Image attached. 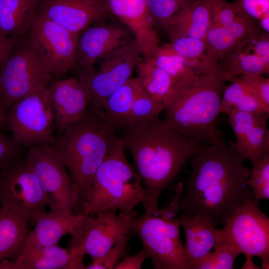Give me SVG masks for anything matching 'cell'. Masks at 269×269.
<instances>
[{
	"mask_svg": "<svg viewBox=\"0 0 269 269\" xmlns=\"http://www.w3.org/2000/svg\"><path fill=\"white\" fill-rule=\"evenodd\" d=\"M231 142L223 138L204 146L192 157L191 171L180 200V212L198 214L216 227L223 226L250 189L251 169Z\"/></svg>",
	"mask_w": 269,
	"mask_h": 269,
	"instance_id": "6da1fadb",
	"label": "cell"
},
{
	"mask_svg": "<svg viewBox=\"0 0 269 269\" xmlns=\"http://www.w3.org/2000/svg\"><path fill=\"white\" fill-rule=\"evenodd\" d=\"M125 128L121 138L133 156L145 192L142 206L149 212L158 207L162 192L205 144L175 132L158 117Z\"/></svg>",
	"mask_w": 269,
	"mask_h": 269,
	"instance_id": "7a4b0ae2",
	"label": "cell"
},
{
	"mask_svg": "<svg viewBox=\"0 0 269 269\" xmlns=\"http://www.w3.org/2000/svg\"><path fill=\"white\" fill-rule=\"evenodd\" d=\"M117 129L102 108L90 105L85 116L56 137L51 145L75 186L78 197L75 214L80 213L97 169L118 138Z\"/></svg>",
	"mask_w": 269,
	"mask_h": 269,
	"instance_id": "3957f363",
	"label": "cell"
},
{
	"mask_svg": "<svg viewBox=\"0 0 269 269\" xmlns=\"http://www.w3.org/2000/svg\"><path fill=\"white\" fill-rule=\"evenodd\" d=\"M226 81L217 73L193 74L178 82L164 103V123L209 145L222 139L217 126Z\"/></svg>",
	"mask_w": 269,
	"mask_h": 269,
	"instance_id": "277c9868",
	"label": "cell"
},
{
	"mask_svg": "<svg viewBox=\"0 0 269 269\" xmlns=\"http://www.w3.org/2000/svg\"><path fill=\"white\" fill-rule=\"evenodd\" d=\"M126 147L118 137L97 169L82 204L80 213L95 216L107 210L137 216L135 207L145 201V194L135 168L128 161Z\"/></svg>",
	"mask_w": 269,
	"mask_h": 269,
	"instance_id": "5b68a950",
	"label": "cell"
},
{
	"mask_svg": "<svg viewBox=\"0 0 269 269\" xmlns=\"http://www.w3.org/2000/svg\"><path fill=\"white\" fill-rule=\"evenodd\" d=\"M184 183L178 182L169 203L136 216L131 232L140 240L143 250L156 269H190L185 257L178 223Z\"/></svg>",
	"mask_w": 269,
	"mask_h": 269,
	"instance_id": "8992f818",
	"label": "cell"
},
{
	"mask_svg": "<svg viewBox=\"0 0 269 269\" xmlns=\"http://www.w3.org/2000/svg\"><path fill=\"white\" fill-rule=\"evenodd\" d=\"M0 65V104L6 113L26 95L48 87L52 76L28 33L18 39Z\"/></svg>",
	"mask_w": 269,
	"mask_h": 269,
	"instance_id": "52a82bcc",
	"label": "cell"
},
{
	"mask_svg": "<svg viewBox=\"0 0 269 269\" xmlns=\"http://www.w3.org/2000/svg\"><path fill=\"white\" fill-rule=\"evenodd\" d=\"M47 88L28 94L8 111L11 137L17 144L28 148L52 145L55 141V127Z\"/></svg>",
	"mask_w": 269,
	"mask_h": 269,
	"instance_id": "ba28073f",
	"label": "cell"
},
{
	"mask_svg": "<svg viewBox=\"0 0 269 269\" xmlns=\"http://www.w3.org/2000/svg\"><path fill=\"white\" fill-rule=\"evenodd\" d=\"M141 57L134 38L101 59L97 70L78 69L77 77L87 93L90 105L103 109L107 99L132 78Z\"/></svg>",
	"mask_w": 269,
	"mask_h": 269,
	"instance_id": "9c48e42d",
	"label": "cell"
},
{
	"mask_svg": "<svg viewBox=\"0 0 269 269\" xmlns=\"http://www.w3.org/2000/svg\"><path fill=\"white\" fill-rule=\"evenodd\" d=\"M250 189L221 228L223 237L245 257H258L262 268L269 267V218Z\"/></svg>",
	"mask_w": 269,
	"mask_h": 269,
	"instance_id": "30bf717a",
	"label": "cell"
},
{
	"mask_svg": "<svg viewBox=\"0 0 269 269\" xmlns=\"http://www.w3.org/2000/svg\"><path fill=\"white\" fill-rule=\"evenodd\" d=\"M25 158L38 180L50 211L74 214L78 201L75 186L51 145L28 148Z\"/></svg>",
	"mask_w": 269,
	"mask_h": 269,
	"instance_id": "8fae6325",
	"label": "cell"
},
{
	"mask_svg": "<svg viewBox=\"0 0 269 269\" xmlns=\"http://www.w3.org/2000/svg\"><path fill=\"white\" fill-rule=\"evenodd\" d=\"M0 205L26 216L30 221L48 206L44 193L25 157L0 174Z\"/></svg>",
	"mask_w": 269,
	"mask_h": 269,
	"instance_id": "7c38bea8",
	"label": "cell"
},
{
	"mask_svg": "<svg viewBox=\"0 0 269 269\" xmlns=\"http://www.w3.org/2000/svg\"><path fill=\"white\" fill-rule=\"evenodd\" d=\"M28 35L52 76L75 69L77 34L37 13Z\"/></svg>",
	"mask_w": 269,
	"mask_h": 269,
	"instance_id": "4fadbf2b",
	"label": "cell"
},
{
	"mask_svg": "<svg viewBox=\"0 0 269 269\" xmlns=\"http://www.w3.org/2000/svg\"><path fill=\"white\" fill-rule=\"evenodd\" d=\"M86 231L71 238L68 248L73 257L86 254L92 259L102 256L131 232L137 216L114 210L99 213Z\"/></svg>",
	"mask_w": 269,
	"mask_h": 269,
	"instance_id": "5bb4252c",
	"label": "cell"
},
{
	"mask_svg": "<svg viewBox=\"0 0 269 269\" xmlns=\"http://www.w3.org/2000/svg\"><path fill=\"white\" fill-rule=\"evenodd\" d=\"M132 36L121 23L104 19L91 24L77 34L75 69L94 67L103 58L134 39Z\"/></svg>",
	"mask_w": 269,
	"mask_h": 269,
	"instance_id": "9a60e30c",
	"label": "cell"
},
{
	"mask_svg": "<svg viewBox=\"0 0 269 269\" xmlns=\"http://www.w3.org/2000/svg\"><path fill=\"white\" fill-rule=\"evenodd\" d=\"M37 13L77 35L110 14L106 0H39Z\"/></svg>",
	"mask_w": 269,
	"mask_h": 269,
	"instance_id": "2e32d148",
	"label": "cell"
},
{
	"mask_svg": "<svg viewBox=\"0 0 269 269\" xmlns=\"http://www.w3.org/2000/svg\"><path fill=\"white\" fill-rule=\"evenodd\" d=\"M94 218L84 213L66 214L44 211L31 220L35 227L30 231L20 251L56 245L61 238L67 234L72 238H78L88 228Z\"/></svg>",
	"mask_w": 269,
	"mask_h": 269,
	"instance_id": "e0dca14e",
	"label": "cell"
},
{
	"mask_svg": "<svg viewBox=\"0 0 269 269\" xmlns=\"http://www.w3.org/2000/svg\"><path fill=\"white\" fill-rule=\"evenodd\" d=\"M47 88L55 131L59 135L85 116L90 106L89 97L77 77L57 81Z\"/></svg>",
	"mask_w": 269,
	"mask_h": 269,
	"instance_id": "ac0fdd59",
	"label": "cell"
},
{
	"mask_svg": "<svg viewBox=\"0 0 269 269\" xmlns=\"http://www.w3.org/2000/svg\"><path fill=\"white\" fill-rule=\"evenodd\" d=\"M106 1L110 13L116 16L133 34L141 56L149 57L159 45V39L146 0Z\"/></svg>",
	"mask_w": 269,
	"mask_h": 269,
	"instance_id": "d6986e66",
	"label": "cell"
},
{
	"mask_svg": "<svg viewBox=\"0 0 269 269\" xmlns=\"http://www.w3.org/2000/svg\"><path fill=\"white\" fill-rule=\"evenodd\" d=\"M246 14L225 26L211 25L205 38L207 55L217 69L219 60L251 37L262 32Z\"/></svg>",
	"mask_w": 269,
	"mask_h": 269,
	"instance_id": "ffe728a7",
	"label": "cell"
},
{
	"mask_svg": "<svg viewBox=\"0 0 269 269\" xmlns=\"http://www.w3.org/2000/svg\"><path fill=\"white\" fill-rule=\"evenodd\" d=\"M178 223L184 232V253L191 269L192 264L205 257L222 241L223 234L221 229L198 214L181 213Z\"/></svg>",
	"mask_w": 269,
	"mask_h": 269,
	"instance_id": "44dd1931",
	"label": "cell"
},
{
	"mask_svg": "<svg viewBox=\"0 0 269 269\" xmlns=\"http://www.w3.org/2000/svg\"><path fill=\"white\" fill-rule=\"evenodd\" d=\"M83 258L56 245L22 250L14 262L19 269H85Z\"/></svg>",
	"mask_w": 269,
	"mask_h": 269,
	"instance_id": "7402d4cb",
	"label": "cell"
},
{
	"mask_svg": "<svg viewBox=\"0 0 269 269\" xmlns=\"http://www.w3.org/2000/svg\"><path fill=\"white\" fill-rule=\"evenodd\" d=\"M211 24V14L206 2L195 0L172 16L163 28L169 39L185 36L205 39Z\"/></svg>",
	"mask_w": 269,
	"mask_h": 269,
	"instance_id": "603a6c76",
	"label": "cell"
},
{
	"mask_svg": "<svg viewBox=\"0 0 269 269\" xmlns=\"http://www.w3.org/2000/svg\"><path fill=\"white\" fill-rule=\"evenodd\" d=\"M39 0H0V34L19 39L29 32Z\"/></svg>",
	"mask_w": 269,
	"mask_h": 269,
	"instance_id": "cb8c5ba5",
	"label": "cell"
},
{
	"mask_svg": "<svg viewBox=\"0 0 269 269\" xmlns=\"http://www.w3.org/2000/svg\"><path fill=\"white\" fill-rule=\"evenodd\" d=\"M30 219L25 215L0 207V260L14 261L30 232Z\"/></svg>",
	"mask_w": 269,
	"mask_h": 269,
	"instance_id": "d4e9b609",
	"label": "cell"
},
{
	"mask_svg": "<svg viewBox=\"0 0 269 269\" xmlns=\"http://www.w3.org/2000/svg\"><path fill=\"white\" fill-rule=\"evenodd\" d=\"M217 72L226 81L232 82L245 75H269V64L239 46L219 60Z\"/></svg>",
	"mask_w": 269,
	"mask_h": 269,
	"instance_id": "484cf974",
	"label": "cell"
},
{
	"mask_svg": "<svg viewBox=\"0 0 269 269\" xmlns=\"http://www.w3.org/2000/svg\"><path fill=\"white\" fill-rule=\"evenodd\" d=\"M136 78L147 95L164 104L176 82L151 58L141 57L135 67Z\"/></svg>",
	"mask_w": 269,
	"mask_h": 269,
	"instance_id": "4316f807",
	"label": "cell"
},
{
	"mask_svg": "<svg viewBox=\"0 0 269 269\" xmlns=\"http://www.w3.org/2000/svg\"><path fill=\"white\" fill-rule=\"evenodd\" d=\"M141 89L136 77H132L106 100L103 109L117 129L126 126L134 101Z\"/></svg>",
	"mask_w": 269,
	"mask_h": 269,
	"instance_id": "83f0119b",
	"label": "cell"
},
{
	"mask_svg": "<svg viewBox=\"0 0 269 269\" xmlns=\"http://www.w3.org/2000/svg\"><path fill=\"white\" fill-rule=\"evenodd\" d=\"M169 40L174 50L186 60L195 74L217 72V69L208 59L204 39L180 36Z\"/></svg>",
	"mask_w": 269,
	"mask_h": 269,
	"instance_id": "f1b7e54d",
	"label": "cell"
},
{
	"mask_svg": "<svg viewBox=\"0 0 269 269\" xmlns=\"http://www.w3.org/2000/svg\"><path fill=\"white\" fill-rule=\"evenodd\" d=\"M149 57L176 83L195 74L188 63L174 50L170 43L159 45Z\"/></svg>",
	"mask_w": 269,
	"mask_h": 269,
	"instance_id": "f546056e",
	"label": "cell"
},
{
	"mask_svg": "<svg viewBox=\"0 0 269 269\" xmlns=\"http://www.w3.org/2000/svg\"><path fill=\"white\" fill-rule=\"evenodd\" d=\"M269 114L265 116L245 135L238 143L231 142L236 151L245 159L249 160L253 167L256 166L264 155L263 146L266 136L269 134L267 122Z\"/></svg>",
	"mask_w": 269,
	"mask_h": 269,
	"instance_id": "4dcf8cb0",
	"label": "cell"
},
{
	"mask_svg": "<svg viewBox=\"0 0 269 269\" xmlns=\"http://www.w3.org/2000/svg\"><path fill=\"white\" fill-rule=\"evenodd\" d=\"M240 251L224 237L213 251L191 265V269H232Z\"/></svg>",
	"mask_w": 269,
	"mask_h": 269,
	"instance_id": "1f68e13d",
	"label": "cell"
},
{
	"mask_svg": "<svg viewBox=\"0 0 269 269\" xmlns=\"http://www.w3.org/2000/svg\"><path fill=\"white\" fill-rule=\"evenodd\" d=\"M164 110V105L162 102L152 98L141 89L134 101L125 127L151 120L158 117Z\"/></svg>",
	"mask_w": 269,
	"mask_h": 269,
	"instance_id": "d6a6232c",
	"label": "cell"
},
{
	"mask_svg": "<svg viewBox=\"0 0 269 269\" xmlns=\"http://www.w3.org/2000/svg\"><path fill=\"white\" fill-rule=\"evenodd\" d=\"M255 199L259 201L269 199V153L265 154L251 169L247 181Z\"/></svg>",
	"mask_w": 269,
	"mask_h": 269,
	"instance_id": "836d02e7",
	"label": "cell"
},
{
	"mask_svg": "<svg viewBox=\"0 0 269 269\" xmlns=\"http://www.w3.org/2000/svg\"><path fill=\"white\" fill-rule=\"evenodd\" d=\"M195 0H146V2L153 24L163 28L172 16Z\"/></svg>",
	"mask_w": 269,
	"mask_h": 269,
	"instance_id": "e575fe53",
	"label": "cell"
},
{
	"mask_svg": "<svg viewBox=\"0 0 269 269\" xmlns=\"http://www.w3.org/2000/svg\"><path fill=\"white\" fill-rule=\"evenodd\" d=\"M205 0L210 11L211 25H227L246 14L237 1L231 3L226 0Z\"/></svg>",
	"mask_w": 269,
	"mask_h": 269,
	"instance_id": "d590c367",
	"label": "cell"
},
{
	"mask_svg": "<svg viewBox=\"0 0 269 269\" xmlns=\"http://www.w3.org/2000/svg\"><path fill=\"white\" fill-rule=\"evenodd\" d=\"M129 234L102 256L92 259V262L86 266V269H115L119 261L127 256L128 244L130 239Z\"/></svg>",
	"mask_w": 269,
	"mask_h": 269,
	"instance_id": "8d00e7d4",
	"label": "cell"
},
{
	"mask_svg": "<svg viewBox=\"0 0 269 269\" xmlns=\"http://www.w3.org/2000/svg\"><path fill=\"white\" fill-rule=\"evenodd\" d=\"M243 11L263 31L269 32V0H237Z\"/></svg>",
	"mask_w": 269,
	"mask_h": 269,
	"instance_id": "74e56055",
	"label": "cell"
},
{
	"mask_svg": "<svg viewBox=\"0 0 269 269\" xmlns=\"http://www.w3.org/2000/svg\"><path fill=\"white\" fill-rule=\"evenodd\" d=\"M249 90L247 85L240 78L233 80L224 90L220 105V114L228 116Z\"/></svg>",
	"mask_w": 269,
	"mask_h": 269,
	"instance_id": "f35d334b",
	"label": "cell"
},
{
	"mask_svg": "<svg viewBox=\"0 0 269 269\" xmlns=\"http://www.w3.org/2000/svg\"><path fill=\"white\" fill-rule=\"evenodd\" d=\"M24 148L0 131V174L22 158Z\"/></svg>",
	"mask_w": 269,
	"mask_h": 269,
	"instance_id": "ab89813d",
	"label": "cell"
},
{
	"mask_svg": "<svg viewBox=\"0 0 269 269\" xmlns=\"http://www.w3.org/2000/svg\"><path fill=\"white\" fill-rule=\"evenodd\" d=\"M240 78L249 87L265 112L269 113V79L260 75L248 74Z\"/></svg>",
	"mask_w": 269,
	"mask_h": 269,
	"instance_id": "60d3db41",
	"label": "cell"
},
{
	"mask_svg": "<svg viewBox=\"0 0 269 269\" xmlns=\"http://www.w3.org/2000/svg\"><path fill=\"white\" fill-rule=\"evenodd\" d=\"M240 46L269 64V34L262 31L247 40Z\"/></svg>",
	"mask_w": 269,
	"mask_h": 269,
	"instance_id": "b9f144b4",
	"label": "cell"
},
{
	"mask_svg": "<svg viewBox=\"0 0 269 269\" xmlns=\"http://www.w3.org/2000/svg\"><path fill=\"white\" fill-rule=\"evenodd\" d=\"M148 258L144 250L132 256H126L115 267V269H140L145 260Z\"/></svg>",
	"mask_w": 269,
	"mask_h": 269,
	"instance_id": "7bdbcfd3",
	"label": "cell"
},
{
	"mask_svg": "<svg viewBox=\"0 0 269 269\" xmlns=\"http://www.w3.org/2000/svg\"><path fill=\"white\" fill-rule=\"evenodd\" d=\"M18 39L0 34V56L7 58L12 51Z\"/></svg>",
	"mask_w": 269,
	"mask_h": 269,
	"instance_id": "ee69618b",
	"label": "cell"
},
{
	"mask_svg": "<svg viewBox=\"0 0 269 269\" xmlns=\"http://www.w3.org/2000/svg\"><path fill=\"white\" fill-rule=\"evenodd\" d=\"M8 128L9 126L7 115L0 104V131L3 132Z\"/></svg>",
	"mask_w": 269,
	"mask_h": 269,
	"instance_id": "f6af8a7d",
	"label": "cell"
},
{
	"mask_svg": "<svg viewBox=\"0 0 269 269\" xmlns=\"http://www.w3.org/2000/svg\"><path fill=\"white\" fill-rule=\"evenodd\" d=\"M0 269H19L17 264L8 259L0 260Z\"/></svg>",
	"mask_w": 269,
	"mask_h": 269,
	"instance_id": "bcb514c9",
	"label": "cell"
},
{
	"mask_svg": "<svg viewBox=\"0 0 269 269\" xmlns=\"http://www.w3.org/2000/svg\"><path fill=\"white\" fill-rule=\"evenodd\" d=\"M252 257L251 256H246V262L244 264L242 267V269H260L259 267L256 266L253 262Z\"/></svg>",
	"mask_w": 269,
	"mask_h": 269,
	"instance_id": "7dc6e473",
	"label": "cell"
},
{
	"mask_svg": "<svg viewBox=\"0 0 269 269\" xmlns=\"http://www.w3.org/2000/svg\"><path fill=\"white\" fill-rule=\"evenodd\" d=\"M6 58L0 56V65L6 59Z\"/></svg>",
	"mask_w": 269,
	"mask_h": 269,
	"instance_id": "c3c4849f",
	"label": "cell"
},
{
	"mask_svg": "<svg viewBox=\"0 0 269 269\" xmlns=\"http://www.w3.org/2000/svg\"></svg>",
	"mask_w": 269,
	"mask_h": 269,
	"instance_id": "681fc988",
	"label": "cell"
}]
</instances>
